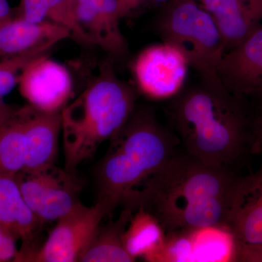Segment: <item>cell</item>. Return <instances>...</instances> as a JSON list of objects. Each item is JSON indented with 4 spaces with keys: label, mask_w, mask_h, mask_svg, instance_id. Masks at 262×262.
I'll return each mask as SVG.
<instances>
[{
    "label": "cell",
    "mask_w": 262,
    "mask_h": 262,
    "mask_svg": "<svg viewBox=\"0 0 262 262\" xmlns=\"http://www.w3.org/2000/svg\"><path fill=\"white\" fill-rule=\"evenodd\" d=\"M166 114L184 150L203 163L233 170L251 155V108L218 74L198 75L169 99Z\"/></svg>",
    "instance_id": "cell-1"
},
{
    "label": "cell",
    "mask_w": 262,
    "mask_h": 262,
    "mask_svg": "<svg viewBox=\"0 0 262 262\" xmlns=\"http://www.w3.org/2000/svg\"><path fill=\"white\" fill-rule=\"evenodd\" d=\"M239 177L233 170L208 165L185 150L176 151L150 180L140 208L154 215L165 232L227 227Z\"/></svg>",
    "instance_id": "cell-2"
},
{
    "label": "cell",
    "mask_w": 262,
    "mask_h": 262,
    "mask_svg": "<svg viewBox=\"0 0 262 262\" xmlns=\"http://www.w3.org/2000/svg\"><path fill=\"white\" fill-rule=\"evenodd\" d=\"M137 92L106 63L99 75L75 100L62 108L64 170L75 174L104 141L111 140L136 108Z\"/></svg>",
    "instance_id": "cell-3"
},
{
    "label": "cell",
    "mask_w": 262,
    "mask_h": 262,
    "mask_svg": "<svg viewBox=\"0 0 262 262\" xmlns=\"http://www.w3.org/2000/svg\"><path fill=\"white\" fill-rule=\"evenodd\" d=\"M163 42L178 48L198 75L217 73L225 53L214 20L194 0H169L156 23Z\"/></svg>",
    "instance_id": "cell-4"
},
{
    "label": "cell",
    "mask_w": 262,
    "mask_h": 262,
    "mask_svg": "<svg viewBox=\"0 0 262 262\" xmlns=\"http://www.w3.org/2000/svg\"><path fill=\"white\" fill-rule=\"evenodd\" d=\"M110 213L101 200L91 207L80 202L58 220L42 247L29 253L24 261H80L103 219Z\"/></svg>",
    "instance_id": "cell-5"
},
{
    "label": "cell",
    "mask_w": 262,
    "mask_h": 262,
    "mask_svg": "<svg viewBox=\"0 0 262 262\" xmlns=\"http://www.w3.org/2000/svg\"><path fill=\"white\" fill-rule=\"evenodd\" d=\"M24 201L40 224L58 221L80 203V182L75 174L54 164L15 176Z\"/></svg>",
    "instance_id": "cell-6"
},
{
    "label": "cell",
    "mask_w": 262,
    "mask_h": 262,
    "mask_svg": "<svg viewBox=\"0 0 262 262\" xmlns=\"http://www.w3.org/2000/svg\"><path fill=\"white\" fill-rule=\"evenodd\" d=\"M189 67L180 50L163 42L141 52L133 65V72L143 94L152 99L168 100L185 85Z\"/></svg>",
    "instance_id": "cell-7"
},
{
    "label": "cell",
    "mask_w": 262,
    "mask_h": 262,
    "mask_svg": "<svg viewBox=\"0 0 262 262\" xmlns=\"http://www.w3.org/2000/svg\"><path fill=\"white\" fill-rule=\"evenodd\" d=\"M236 239L226 227H196L167 232L160 262L234 261Z\"/></svg>",
    "instance_id": "cell-8"
},
{
    "label": "cell",
    "mask_w": 262,
    "mask_h": 262,
    "mask_svg": "<svg viewBox=\"0 0 262 262\" xmlns=\"http://www.w3.org/2000/svg\"><path fill=\"white\" fill-rule=\"evenodd\" d=\"M18 85L20 94L29 105L46 113L61 112L73 91L68 70L46 54L24 67Z\"/></svg>",
    "instance_id": "cell-9"
},
{
    "label": "cell",
    "mask_w": 262,
    "mask_h": 262,
    "mask_svg": "<svg viewBox=\"0 0 262 262\" xmlns=\"http://www.w3.org/2000/svg\"><path fill=\"white\" fill-rule=\"evenodd\" d=\"M76 18L89 45H96L117 58L128 53L120 29L126 14L122 0H73Z\"/></svg>",
    "instance_id": "cell-10"
},
{
    "label": "cell",
    "mask_w": 262,
    "mask_h": 262,
    "mask_svg": "<svg viewBox=\"0 0 262 262\" xmlns=\"http://www.w3.org/2000/svg\"><path fill=\"white\" fill-rule=\"evenodd\" d=\"M217 74L232 94L249 98L262 91V24L226 52Z\"/></svg>",
    "instance_id": "cell-11"
},
{
    "label": "cell",
    "mask_w": 262,
    "mask_h": 262,
    "mask_svg": "<svg viewBox=\"0 0 262 262\" xmlns=\"http://www.w3.org/2000/svg\"><path fill=\"white\" fill-rule=\"evenodd\" d=\"M70 37L67 29L51 21L33 22L15 15L0 27V59L46 54L57 43Z\"/></svg>",
    "instance_id": "cell-12"
},
{
    "label": "cell",
    "mask_w": 262,
    "mask_h": 262,
    "mask_svg": "<svg viewBox=\"0 0 262 262\" xmlns=\"http://www.w3.org/2000/svg\"><path fill=\"white\" fill-rule=\"evenodd\" d=\"M61 112L46 113L29 104L18 108L25 136L24 171L54 164L61 131Z\"/></svg>",
    "instance_id": "cell-13"
},
{
    "label": "cell",
    "mask_w": 262,
    "mask_h": 262,
    "mask_svg": "<svg viewBox=\"0 0 262 262\" xmlns=\"http://www.w3.org/2000/svg\"><path fill=\"white\" fill-rule=\"evenodd\" d=\"M227 228L237 242L262 243V167L254 173L239 177Z\"/></svg>",
    "instance_id": "cell-14"
},
{
    "label": "cell",
    "mask_w": 262,
    "mask_h": 262,
    "mask_svg": "<svg viewBox=\"0 0 262 262\" xmlns=\"http://www.w3.org/2000/svg\"><path fill=\"white\" fill-rule=\"evenodd\" d=\"M220 31L226 52L236 47L261 23L260 0H201Z\"/></svg>",
    "instance_id": "cell-15"
},
{
    "label": "cell",
    "mask_w": 262,
    "mask_h": 262,
    "mask_svg": "<svg viewBox=\"0 0 262 262\" xmlns=\"http://www.w3.org/2000/svg\"><path fill=\"white\" fill-rule=\"evenodd\" d=\"M40 222L24 201L15 176L0 173V229L30 247Z\"/></svg>",
    "instance_id": "cell-16"
},
{
    "label": "cell",
    "mask_w": 262,
    "mask_h": 262,
    "mask_svg": "<svg viewBox=\"0 0 262 262\" xmlns=\"http://www.w3.org/2000/svg\"><path fill=\"white\" fill-rule=\"evenodd\" d=\"M134 212L132 208H123L116 220L104 225L101 224L80 261H135L124 244V234Z\"/></svg>",
    "instance_id": "cell-17"
},
{
    "label": "cell",
    "mask_w": 262,
    "mask_h": 262,
    "mask_svg": "<svg viewBox=\"0 0 262 262\" xmlns=\"http://www.w3.org/2000/svg\"><path fill=\"white\" fill-rule=\"evenodd\" d=\"M165 234L154 215L143 208H139L131 217L124 234L125 249L134 260L142 257L149 261L161 248Z\"/></svg>",
    "instance_id": "cell-18"
},
{
    "label": "cell",
    "mask_w": 262,
    "mask_h": 262,
    "mask_svg": "<svg viewBox=\"0 0 262 262\" xmlns=\"http://www.w3.org/2000/svg\"><path fill=\"white\" fill-rule=\"evenodd\" d=\"M15 16L33 22L51 21L67 29L76 40L89 45L76 18L73 0H20Z\"/></svg>",
    "instance_id": "cell-19"
},
{
    "label": "cell",
    "mask_w": 262,
    "mask_h": 262,
    "mask_svg": "<svg viewBox=\"0 0 262 262\" xmlns=\"http://www.w3.org/2000/svg\"><path fill=\"white\" fill-rule=\"evenodd\" d=\"M25 157L23 122L15 110L0 126V173L16 176L24 170Z\"/></svg>",
    "instance_id": "cell-20"
},
{
    "label": "cell",
    "mask_w": 262,
    "mask_h": 262,
    "mask_svg": "<svg viewBox=\"0 0 262 262\" xmlns=\"http://www.w3.org/2000/svg\"><path fill=\"white\" fill-rule=\"evenodd\" d=\"M248 99L251 108V155L262 156V91Z\"/></svg>",
    "instance_id": "cell-21"
},
{
    "label": "cell",
    "mask_w": 262,
    "mask_h": 262,
    "mask_svg": "<svg viewBox=\"0 0 262 262\" xmlns=\"http://www.w3.org/2000/svg\"><path fill=\"white\" fill-rule=\"evenodd\" d=\"M234 261L262 262V243L247 244L236 241Z\"/></svg>",
    "instance_id": "cell-22"
},
{
    "label": "cell",
    "mask_w": 262,
    "mask_h": 262,
    "mask_svg": "<svg viewBox=\"0 0 262 262\" xmlns=\"http://www.w3.org/2000/svg\"><path fill=\"white\" fill-rule=\"evenodd\" d=\"M15 239L14 237L0 229V261H9L15 258L18 252Z\"/></svg>",
    "instance_id": "cell-23"
},
{
    "label": "cell",
    "mask_w": 262,
    "mask_h": 262,
    "mask_svg": "<svg viewBox=\"0 0 262 262\" xmlns=\"http://www.w3.org/2000/svg\"><path fill=\"white\" fill-rule=\"evenodd\" d=\"M14 17L8 0H0V27Z\"/></svg>",
    "instance_id": "cell-24"
},
{
    "label": "cell",
    "mask_w": 262,
    "mask_h": 262,
    "mask_svg": "<svg viewBox=\"0 0 262 262\" xmlns=\"http://www.w3.org/2000/svg\"><path fill=\"white\" fill-rule=\"evenodd\" d=\"M155 2H158V3H166L167 2H168L169 0H154Z\"/></svg>",
    "instance_id": "cell-25"
},
{
    "label": "cell",
    "mask_w": 262,
    "mask_h": 262,
    "mask_svg": "<svg viewBox=\"0 0 262 262\" xmlns=\"http://www.w3.org/2000/svg\"><path fill=\"white\" fill-rule=\"evenodd\" d=\"M260 1H261V6H262V0H260Z\"/></svg>",
    "instance_id": "cell-26"
},
{
    "label": "cell",
    "mask_w": 262,
    "mask_h": 262,
    "mask_svg": "<svg viewBox=\"0 0 262 262\" xmlns=\"http://www.w3.org/2000/svg\"><path fill=\"white\" fill-rule=\"evenodd\" d=\"M194 1H198V0H194ZM200 1H201V0H200Z\"/></svg>",
    "instance_id": "cell-27"
}]
</instances>
